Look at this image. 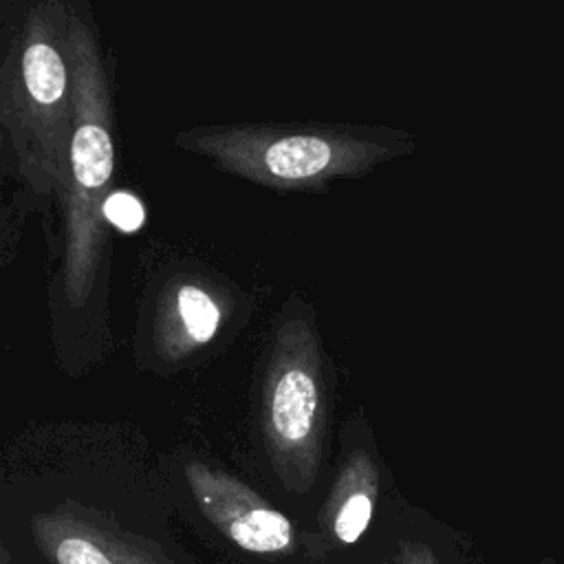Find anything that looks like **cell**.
Listing matches in <instances>:
<instances>
[{"mask_svg": "<svg viewBox=\"0 0 564 564\" xmlns=\"http://www.w3.org/2000/svg\"><path fill=\"white\" fill-rule=\"evenodd\" d=\"M55 555L59 564H112L93 542L84 538H66L59 542Z\"/></svg>", "mask_w": 564, "mask_h": 564, "instance_id": "cell-9", "label": "cell"}, {"mask_svg": "<svg viewBox=\"0 0 564 564\" xmlns=\"http://www.w3.org/2000/svg\"><path fill=\"white\" fill-rule=\"evenodd\" d=\"M178 308L189 335L196 341H207L216 333L218 308L200 289L183 286L178 291Z\"/></svg>", "mask_w": 564, "mask_h": 564, "instance_id": "cell-6", "label": "cell"}, {"mask_svg": "<svg viewBox=\"0 0 564 564\" xmlns=\"http://www.w3.org/2000/svg\"><path fill=\"white\" fill-rule=\"evenodd\" d=\"M24 82L40 104H55L66 88V70L48 44H31L24 53Z\"/></svg>", "mask_w": 564, "mask_h": 564, "instance_id": "cell-5", "label": "cell"}, {"mask_svg": "<svg viewBox=\"0 0 564 564\" xmlns=\"http://www.w3.org/2000/svg\"><path fill=\"white\" fill-rule=\"evenodd\" d=\"M104 216L119 229V231H134L143 225L145 212L143 205L128 192H115L104 203Z\"/></svg>", "mask_w": 564, "mask_h": 564, "instance_id": "cell-8", "label": "cell"}, {"mask_svg": "<svg viewBox=\"0 0 564 564\" xmlns=\"http://www.w3.org/2000/svg\"><path fill=\"white\" fill-rule=\"evenodd\" d=\"M315 405V381L304 370L284 372L275 386L271 405L275 432L291 443L306 438L313 425Z\"/></svg>", "mask_w": 564, "mask_h": 564, "instance_id": "cell-1", "label": "cell"}, {"mask_svg": "<svg viewBox=\"0 0 564 564\" xmlns=\"http://www.w3.org/2000/svg\"><path fill=\"white\" fill-rule=\"evenodd\" d=\"M372 516V502L366 494H355L350 496L344 507L337 513L335 520V533L341 542L350 544L355 542L368 527V520Z\"/></svg>", "mask_w": 564, "mask_h": 564, "instance_id": "cell-7", "label": "cell"}, {"mask_svg": "<svg viewBox=\"0 0 564 564\" xmlns=\"http://www.w3.org/2000/svg\"><path fill=\"white\" fill-rule=\"evenodd\" d=\"M73 172L82 187H101L112 172V141L99 126L86 123L73 137Z\"/></svg>", "mask_w": 564, "mask_h": 564, "instance_id": "cell-4", "label": "cell"}, {"mask_svg": "<svg viewBox=\"0 0 564 564\" xmlns=\"http://www.w3.org/2000/svg\"><path fill=\"white\" fill-rule=\"evenodd\" d=\"M264 163L280 178H306L330 163V148L317 137H286L267 148Z\"/></svg>", "mask_w": 564, "mask_h": 564, "instance_id": "cell-3", "label": "cell"}, {"mask_svg": "<svg viewBox=\"0 0 564 564\" xmlns=\"http://www.w3.org/2000/svg\"><path fill=\"white\" fill-rule=\"evenodd\" d=\"M229 538L253 553H273L282 551L291 542V524L289 520L269 509V507H251L227 522Z\"/></svg>", "mask_w": 564, "mask_h": 564, "instance_id": "cell-2", "label": "cell"}]
</instances>
